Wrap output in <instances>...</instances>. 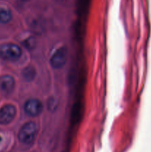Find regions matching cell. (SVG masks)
Masks as SVG:
<instances>
[{"label":"cell","mask_w":151,"mask_h":152,"mask_svg":"<svg viewBox=\"0 0 151 152\" xmlns=\"http://www.w3.org/2000/svg\"><path fill=\"white\" fill-rule=\"evenodd\" d=\"M0 142H1V137H0Z\"/></svg>","instance_id":"cell-11"},{"label":"cell","mask_w":151,"mask_h":152,"mask_svg":"<svg viewBox=\"0 0 151 152\" xmlns=\"http://www.w3.org/2000/svg\"><path fill=\"white\" fill-rule=\"evenodd\" d=\"M37 133L36 125L34 122H28L22 126L19 132V141L25 145L31 144L35 140Z\"/></svg>","instance_id":"cell-1"},{"label":"cell","mask_w":151,"mask_h":152,"mask_svg":"<svg viewBox=\"0 0 151 152\" xmlns=\"http://www.w3.org/2000/svg\"><path fill=\"white\" fill-rule=\"evenodd\" d=\"M24 110L27 115L35 117L39 115L43 111L42 103L37 99H28L25 104Z\"/></svg>","instance_id":"cell-4"},{"label":"cell","mask_w":151,"mask_h":152,"mask_svg":"<svg viewBox=\"0 0 151 152\" xmlns=\"http://www.w3.org/2000/svg\"><path fill=\"white\" fill-rule=\"evenodd\" d=\"M15 87V80L12 76L4 75L0 77V89L4 94H10Z\"/></svg>","instance_id":"cell-6"},{"label":"cell","mask_w":151,"mask_h":152,"mask_svg":"<svg viewBox=\"0 0 151 152\" xmlns=\"http://www.w3.org/2000/svg\"><path fill=\"white\" fill-rule=\"evenodd\" d=\"M22 49L19 45L13 43H7L0 48V56L7 61H16L22 56Z\"/></svg>","instance_id":"cell-2"},{"label":"cell","mask_w":151,"mask_h":152,"mask_svg":"<svg viewBox=\"0 0 151 152\" xmlns=\"http://www.w3.org/2000/svg\"><path fill=\"white\" fill-rule=\"evenodd\" d=\"M27 44L25 45V47L27 48H30V47L31 48H33V45H31V42H35V39L34 38H32V37H31V38H30L29 39H27Z\"/></svg>","instance_id":"cell-9"},{"label":"cell","mask_w":151,"mask_h":152,"mask_svg":"<svg viewBox=\"0 0 151 152\" xmlns=\"http://www.w3.org/2000/svg\"><path fill=\"white\" fill-rule=\"evenodd\" d=\"M22 1H25V2H26V1H30V0H22Z\"/></svg>","instance_id":"cell-10"},{"label":"cell","mask_w":151,"mask_h":152,"mask_svg":"<svg viewBox=\"0 0 151 152\" xmlns=\"http://www.w3.org/2000/svg\"><path fill=\"white\" fill-rule=\"evenodd\" d=\"M16 109L14 105H6L0 109V124L7 125L15 118Z\"/></svg>","instance_id":"cell-5"},{"label":"cell","mask_w":151,"mask_h":152,"mask_svg":"<svg viewBox=\"0 0 151 152\" xmlns=\"http://www.w3.org/2000/svg\"><path fill=\"white\" fill-rule=\"evenodd\" d=\"M36 76V70L33 66H28L22 71V77L25 79V81L31 82Z\"/></svg>","instance_id":"cell-7"},{"label":"cell","mask_w":151,"mask_h":152,"mask_svg":"<svg viewBox=\"0 0 151 152\" xmlns=\"http://www.w3.org/2000/svg\"><path fill=\"white\" fill-rule=\"evenodd\" d=\"M12 19V13L9 9L0 7V23L6 24Z\"/></svg>","instance_id":"cell-8"},{"label":"cell","mask_w":151,"mask_h":152,"mask_svg":"<svg viewBox=\"0 0 151 152\" xmlns=\"http://www.w3.org/2000/svg\"><path fill=\"white\" fill-rule=\"evenodd\" d=\"M68 60V50L65 47H61L52 56L50 65L54 69L63 68Z\"/></svg>","instance_id":"cell-3"}]
</instances>
